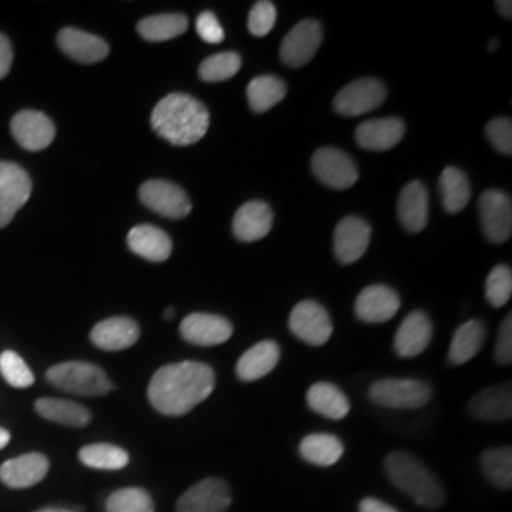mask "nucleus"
Returning <instances> with one entry per match:
<instances>
[{
    "mask_svg": "<svg viewBox=\"0 0 512 512\" xmlns=\"http://www.w3.org/2000/svg\"><path fill=\"white\" fill-rule=\"evenodd\" d=\"M215 389V370L198 361L165 365L148 384V401L164 416L179 418L202 404Z\"/></svg>",
    "mask_w": 512,
    "mask_h": 512,
    "instance_id": "obj_1",
    "label": "nucleus"
},
{
    "mask_svg": "<svg viewBox=\"0 0 512 512\" xmlns=\"http://www.w3.org/2000/svg\"><path fill=\"white\" fill-rule=\"evenodd\" d=\"M209 110L186 93H169L154 107L152 129L175 147H190L202 141L209 129Z\"/></svg>",
    "mask_w": 512,
    "mask_h": 512,
    "instance_id": "obj_2",
    "label": "nucleus"
},
{
    "mask_svg": "<svg viewBox=\"0 0 512 512\" xmlns=\"http://www.w3.org/2000/svg\"><path fill=\"white\" fill-rule=\"evenodd\" d=\"M389 482L423 509H439L446 495L439 478L410 452H391L384 461Z\"/></svg>",
    "mask_w": 512,
    "mask_h": 512,
    "instance_id": "obj_3",
    "label": "nucleus"
},
{
    "mask_svg": "<svg viewBox=\"0 0 512 512\" xmlns=\"http://www.w3.org/2000/svg\"><path fill=\"white\" fill-rule=\"evenodd\" d=\"M46 380L65 393L80 397H103L114 389L107 372L101 366L69 361L55 365L46 372Z\"/></svg>",
    "mask_w": 512,
    "mask_h": 512,
    "instance_id": "obj_4",
    "label": "nucleus"
},
{
    "mask_svg": "<svg viewBox=\"0 0 512 512\" xmlns=\"http://www.w3.org/2000/svg\"><path fill=\"white\" fill-rule=\"evenodd\" d=\"M370 401L393 410H416L431 401L433 391L423 380L385 378L372 384L368 391Z\"/></svg>",
    "mask_w": 512,
    "mask_h": 512,
    "instance_id": "obj_5",
    "label": "nucleus"
},
{
    "mask_svg": "<svg viewBox=\"0 0 512 512\" xmlns=\"http://www.w3.org/2000/svg\"><path fill=\"white\" fill-rule=\"evenodd\" d=\"M289 329L298 340L308 346H325L332 336L329 311L315 300H304L294 306L289 317Z\"/></svg>",
    "mask_w": 512,
    "mask_h": 512,
    "instance_id": "obj_6",
    "label": "nucleus"
},
{
    "mask_svg": "<svg viewBox=\"0 0 512 512\" xmlns=\"http://www.w3.org/2000/svg\"><path fill=\"white\" fill-rule=\"evenodd\" d=\"M311 169L317 181L332 190H348L359 179L355 162L338 148H319L311 158Z\"/></svg>",
    "mask_w": 512,
    "mask_h": 512,
    "instance_id": "obj_7",
    "label": "nucleus"
},
{
    "mask_svg": "<svg viewBox=\"0 0 512 512\" xmlns=\"http://www.w3.org/2000/svg\"><path fill=\"white\" fill-rule=\"evenodd\" d=\"M33 192L27 171L18 164L0 162V228L8 226Z\"/></svg>",
    "mask_w": 512,
    "mask_h": 512,
    "instance_id": "obj_8",
    "label": "nucleus"
},
{
    "mask_svg": "<svg viewBox=\"0 0 512 512\" xmlns=\"http://www.w3.org/2000/svg\"><path fill=\"white\" fill-rule=\"evenodd\" d=\"M387 90L378 78H361L342 88L334 97V110L342 116H361L384 105Z\"/></svg>",
    "mask_w": 512,
    "mask_h": 512,
    "instance_id": "obj_9",
    "label": "nucleus"
},
{
    "mask_svg": "<svg viewBox=\"0 0 512 512\" xmlns=\"http://www.w3.org/2000/svg\"><path fill=\"white\" fill-rule=\"evenodd\" d=\"M139 200L154 213L167 219H184L192 211V203L181 186L169 181H147L139 188Z\"/></svg>",
    "mask_w": 512,
    "mask_h": 512,
    "instance_id": "obj_10",
    "label": "nucleus"
},
{
    "mask_svg": "<svg viewBox=\"0 0 512 512\" xmlns=\"http://www.w3.org/2000/svg\"><path fill=\"white\" fill-rule=\"evenodd\" d=\"M230 505V486L222 478H203L179 497L177 512H226Z\"/></svg>",
    "mask_w": 512,
    "mask_h": 512,
    "instance_id": "obj_11",
    "label": "nucleus"
},
{
    "mask_svg": "<svg viewBox=\"0 0 512 512\" xmlns=\"http://www.w3.org/2000/svg\"><path fill=\"white\" fill-rule=\"evenodd\" d=\"M480 222L484 236L494 243H505L512 234L511 196L499 190H486L480 196Z\"/></svg>",
    "mask_w": 512,
    "mask_h": 512,
    "instance_id": "obj_12",
    "label": "nucleus"
},
{
    "mask_svg": "<svg viewBox=\"0 0 512 512\" xmlns=\"http://www.w3.org/2000/svg\"><path fill=\"white\" fill-rule=\"evenodd\" d=\"M323 42L321 23L315 19H304L287 33L281 42V59L289 67H304L317 54Z\"/></svg>",
    "mask_w": 512,
    "mask_h": 512,
    "instance_id": "obj_13",
    "label": "nucleus"
},
{
    "mask_svg": "<svg viewBox=\"0 0 512 512\" xmlns=\"http://www.w3.org/2000/svg\"><path fill=\"white\" fill-rule=\"evenodd\" d=\"M234 334L232 323L215 313H190L181 323V336L188 344L211 348L228 342Z\"/></svg>",
    "mask_w": 512,
    "mask_h": 512,
    "instance_id": "obj_14",
    "label": "nucleus"
},
{
    "mask_svg": "<svg viewBox=\"0 0 512 512\" xmlns=\"http://www.w3.org/2000/svg\"><path fill=\"white\" fill-rule=\"evenodd\" d=\"M12 135L18 141V145L31 150V152H38L44 148L50 147L55 139V126L54 122L38 112V110H21L14 118H12Z\"/></svg>",
    "mask_w": 512,
    "mask_h": 512,
    "instance_id": "obj_15",
    "label": "nucleus"
},
{
    "mask_svg": "<svg viewBox=\"0 0 512 512\" xmlns=\"http://www.w3.org/2000/svg\"><path fill=\"white\" fill-rule=\"evenodd\" d=\"M401 298L391 287L370 285L361 291L355 300V315L363 323H385L397 315Z\"/></svg>",
    "mask_w": 512,
    "mask_h": 512,
    "instance_id": "obj_16",
    "label": "nucleus"
},
{
    "mask_svg": "<svg viewBox=\"0 0 512 512\" xmlns=\"http://www.w3.org/2000/svg\"><path fill=\"white\" fill-rule=\"evenodd\" d=\"M48 471H50L48 458L44 454L31 452V454H23L19 458L4 461L0 465V480L8 488L23 490V488L37 486L38 482L46 478Z\"/></svg>",
    "mask_w": 512,
    "mask_h": 512,
    "instance_id": "obj_17",
    "label": "nucleus"
},
{
    "mask_svg": "<svg viewBox=\"0 0 512 512\" xmlns=\"http://www.w3.org/2000/svg\"><path fill=\"white\" fill-rule=\"evenodd\" d=\"M370 226L359 217L340 220L334 230V255L342 264H353L365 255L370 245Z\"/></svg>",
    "mask_w": 512,
    "mask_h": 512,
    "instance_id": "obj_18",
    "label": "nucleus"
},
{
    "mask_svg": "<svg viewBox=\"0 0 512 512\" xmlns=\"http://www.w3.org/2000/svg\"><path fill=\"white\" fill-rule=\"evenodd\" d=\"M431 338H433L431 319L423 311H412L404 317L401 327L397 330L393 348L399 357L412 359L429 348Z\"/></svg>",
    "mask_w": 512,
    "mask_h": 512,
    "instance_id": "obj_19",
    "label": "nucleus"
},
{
    "mask_svg": "<svg viewBox=\"0 0 512 512\" xmlns=\"http://www.w3.org/2000/svg\"><path fill=\"white\" fill-rule=\"evenodd\" d=\"M141 327L131 317H110L97 323L92 329L90 340L93 346L105 351H122L137 344Z\"/></svg>",
    "mask_w": 512,
    "mask_h": 512,
    "instance_id": "obj_20",
    "label": "nucleus"
},
{
    "mask_svg": "<svg viewBox=\"0 0 512 512\" xmlns=\"http://www.w3.org/2000/svg\"><path fill=\"white\" fill-rule=\"evenodd\" d=\"M57 46L65 55L78 63H99L109 55V44L101 37L90 35L86 31L67 27L57 33Z\"/></svg>",
    "mask_w": 512,
    "mask_h": 512,
    "instance_id": "obj_21",
    "label": "nucleus"
},
{
    "mask_svg": "<svg viewBox=\"0 0 512 512\" xmlns=\"http://www.w3.org/2000/svg\"><path fill=\"white\" fill-rule=\"evenodd\" d=\"M272 226H274V211L270 209L268 203L264 202L243 203L236 211V217L232 222L234 236L245 243L266 238Z\"/></svg>",
    "mask_w": 512,
    "mask_h": 512,
    "instance_id": "obj_22",
    "label": "nucleus"
},
{
    "mask_svg": "<svg viewBox=\"0 0 512 512\" xmlns=\"http://www.w3.org/2000/svg\"><path fill=\"white\" fill-rule=\"evenodd\" d=\"M397 215L404 230L410 234H418L429 220V194L425 184L412 181L406 184L399 196Z\"/></svg>",
    "mask_w": 512,
    "mask_h": 512,
    "instance_id": "obj_23",
    "label": "nucleus"
},
{
    "mask_svg": "<svg viewBox=\"0 0 512 512\" xmlns=\"http://www.w3.org/2000/svg\"><path fill=\"white\" fill-rule=\"evenodd\" d=\"M404 122L399 118H380L363 122L357 131L355 139L359 147L374 152H384L389 148L397 147L404 137Z\"/></svg>",
    "mask_w": 512,
    "mask_h": 512,
    "instance_id": "obj_24",
    "label": "nucleus"
},
{
    "mask_svg": "<svg viewBox=\"0 0 512 512\" xmlns=\"http://www.w3.org/2000/svg\"><path fill=\"white\" fill-rule=\"evenodd\" d=\"M469 412L476 420L507 421L512 416L511 384L488 387L469 401Z\"/></svg>",
    "mask_w": 512,
    "mask_h": 512,
    "instance_id": "obj_25",
    "label": "nucleus"
},
{
    "mask_svg": "<svg viewBox=\"0 0 512 512\" xmlns=\"http://www.w3.org/2000/svg\"><path fill=\"white\" fill-rule=\"evenodd\" d=\"M279 357H281V349L275 342L272 340L258 342L239 357L236 374L241 382H256L274 370L279 363Z\"/></svg>",
    "mask_w": 512,
    "mask_h": 512,
    "instance_id": "obj_26",
    "label": "nucleus"
},
{
    "mask_svg": "<svg viewBox=\"0 0 512 512\" xmlns=\"http://www.w3.org/2000/svg\"><path fill=\"white\" fill-rule=\"evenodd\" d=\"M128 245L135 255L143 256L150 262H165L173 251L171 238L165 234L164 230L150 224L131 228L128 234Z\"/></svg>",
    "mask_w": 512,
    "mask_h": 512,
    "instance_id": "obj_27",
    "label": "nucleus"
},
{
    "mask_svg": "<svg viewBox=\"0 0 512 512\" xmlns=\"http://www.w3.org/2000/svg\"><path fill=\"white\" fill-rule=\"evenodd\" d=\"M306 403L315 414L329 420H344L351 410L346 393L329 382L311 385L306 395Z\"/></svg>",
    "mask_w": 512,
    "mask_h": 512,
    "instance_id": "obj_28",
    "label": "nucleus"
},
{
    "mask_svg": "<svg viewBox=\"0 0 512 512\" xmlns=\"http://www.w3.org/2000/svg\"><path fill=\"white\" fill-rule=\"evenodd\" d=\"M488 336L486 325L478 319H471L467 323H463L452 338L450 351H448V361L450 365H465L471 359H475L478 351L484 346Z\"/></svg>",
    "mask_w": 512,
    "mask_h": 512,
    "instance_id": "obj_29",
    "label": "nucleus"
},
{
    "mask_svg": "<svg viewBox=\"0 0 512 512\" xmlns=\"http://www.w3.org/2000/svg\"><path fill=\"white\" fill-rule=\"evenodd\" d=\"M300 456L315 467H332L344 456V444L330 433H313L300 442Z\"/></svg>",
    "mask_w": 512,
    "mask_h": 512,
    "instance_id": "obj_30",
    "label": "nucleus"
},
{
    "mask_svg": "<svg viewBox=\"0 0 512 512\" xmlns=\"http://www.w3.org/2000/svg\"><path fill=\"white\" fill-rule=\"evenodd\" d=\"M35 408L44 420L54 421L65 427H86L92 421V412L86 406L65 399H38Z\"/></svg>",
    "mask_w": 512,
    "mask_h": 512,
    "instance_id": "obj_31",
    "label": "nucleus"
},
{
    "mask_svg": "<svg viewBox=\"0 0 512 512\" xmlns=\"http://www.w3.org/2000/svg\"><path fill=\"white\" fill-rule=\"evenodd\" d=\"M439 190L444 209L452 215L463 211L471 200V183L458 167H446L440 173Z\"/></svg>",
    "mask_w": 512,
    "mask_h": 512,
    "instance_id": "obj_32",
    "label": "nucleus"
},
{
    "mask_svg": "<svg viewBox=\"0 0 512 512\" xmlns=\"http://www.w3.org/2000/svg\"><path fill=\"white\" fill-rule=\"evenodd\" d=\"M285 95H287L285 82L277 76H270V74L256 76L247 88L249 107L258 114L274 109L277 103H281L285 99Z\"/></svg>",
    "mask_w": 512,
    "mask_h": 512,
    "instance_id": "obj_33",
    "label": "nucleus"
},
{
    "mask_svg": "<svg viewBox=\"0 0 512 512\" xmlns=\"http://www.w3.org/2000/svg\"><path fill=\"white\" fill-rule=\"evenodd\" d=\"M78 459L90 467V469H99V471H120L126 469L129 463V454L114 444L99 442V444H88L80 448Z\"/></svg>",
    "mask_w": 512,
    "mask_h": 512,
    "instance_id": "obj_34",
    "label": "nucleus"
},
{
    "mask_svg": "<svg viewBox=\"0 0 512 512\" xmlns=\"http://www.w3.org/2000/svg\"><path fill=\"white\" fill-rule=\"evenodd\" d=\"M188 29V18L183 14H158L141 19L137 23V33L148 42H167L181 37Z\"/></svg>",
    "mask_w": 512,
    "mask_h": 512,
    "instance_id": "obj_35",
    "label": "nucleus"
},
{
    "mask_svg": "<svg viewBox=\"0 0 512 512\" xmlns=\"http://www.w3.org/2000/svg\"><path fill=\"white\" fill-rule=\"evenodd\" d=\"M480 467L486 480L494 484L499 490H511L512 488V448H488L480 456Z\"/></svg>",
    "mask_w": 512,
    "mask_h": 512,
    "instance_id": "obj_36",
    "label": "nucleus"
},
{
    "mask_svg": "<svg viewBox=\"0 0 512 512\" xmlns=\"http://www.w3.org/2000/svg\"><path fill=\"white\" fill-rule=\"evenodd\" d=\"M241 69V57L236 52H222V54L211 55L202 61L198 74L203 82L219 84L226 82L232 76H236Z\"/></svg>",
    "mask_w": 512,
    "mask_h": 512,
    "instance_id": "obj_37",
    "label": "nucleus"
},
{
    "mask_svg": "<svg viewBox=\"0 0 512 512\" xmlns=\"http://www.w3.org/2000/svg\"><path fill=\"white\" fill-rule=\"evenodd\" d=\"M105 512H156L152 495L143 488H122L109 495Z\"/></svg>",
    "mask_w": 512,
    "mask_h": 512,
    "instance_id": "obj_38",
    "label": "nucleus"
},
{
    "mask_svg": "<svg viewBox=\"0 0 512 512\" xmlns=\"http://www.w3.org/2000/svg\"><path fill=\"white\" fill-rule=\"evenodd\" d=\"M0 374L8 384L16 389H25V387L35 384L33 370L27 366V363L19 357L16 351H10V349L0 353Z\"/></svg>",
    "mask_w": 512,
    "mask_h": 512,
    "instance_id": "obj_39",
    "label": "nucleus"
},
{
    "mask_svg": "<svg viewBox=\"0 0 512 512\" xmlns=\"http://www.w3.org/2000/svg\"><path fill=\"white\" fill-rule=\"evenodd\" d=\"M512 294V270L505 264L495 266L486 277V300L494 308H503Z\"/></svg>",
    "mask_w": 512,
    "mask_h": 512,
    "instance_id": "obj_40",
    "label": "nucleus"
},
{
    "mask_svg": "<svg viewBox=\"0 0 512 512\" xmlns=\"http://www.w3.org/2000/svg\"><path fill=\"white\" fill-rule=\"evenodd\" d=\"M275 18H277V10L272 2L268 0L256 2L249 14V33L253 37H266L274 29Z\"/></svg>",
    "mask_w": 512,
    "mask_h": 512,
    "instance_id": "obj_41",
    "label": "nucleus"
},
{
    "mask_svg": "<svg viewBox=\"0 0 512 512\" xmlns=\"http://www.w3.org/2000/svg\"><path fill=\"white\" fill-rule=\"evenodd\" d=\"M486 137L494 145L497 152L511 156L512 154V122L511 118H494L486 126Z\"/></svg>",
    "mask_w": 512,
    "mask_h": 512,
    "instance_id": "obj_42",
    "label": "nucleus"
},
{
    "mask_svg": "<svg viewBox=\"0 0 512 512\" xmlns=\"http://www.w3.org/2000/svg\"><path fill=\"white\" fill-rule=\"evenodd\" d=\"M495 361L507 366L512 363V315L509 313L499 327L497 342H495Z\"/></svg>",
    "mask_w": 512,
    "mask_h": 512,
    "instance_id": "obj_43",
    "label": "nucleus"
},
{
    "mask_svg": "<svg viewBox=\"0 0 512 512\" xmlns=\"http://www.w3.org/2000/svg\"><path fill=\"white\" fill-rule=\"evenodd\" d=\"M196 31L207 44H220L224 40V29L213 12H202L196 19Z\"/></svg>",
    "mask_w": 512,
    "mask_h": 512,
    "instance_id": "obj_44",
    "label": "nucleus"
},
{
    "mask_svg": "<svg viewBox=\"0 0 512 512\" xmlns=\"http://www.w3.org/2000/svg\"><path fill=\"white\" fill-rule=\"evenodd\" d=\"M12 61H14V50L10 40L0 35V80L10 73L12 69Z\"/></svg>",
    "mask_w": 512,
    "mask_h": 512,
    "instance_id": "obj_45",
    "label": "nucleus"
},
{
    "mask_svg": "<svg viewBox=\"0 0 512 512\" xmlns=\"http://www.w3.org/2000/svg\"><path fill=\"white\" fill-rule=\"evenodd\" d=\"M359 512H399L395 507L387 505L384 501L376 499V497H365L359 503Z\"/></svg>",
    "mask_w": 512,
    "mask_h": 512,
    "instance_id": "obj_46",
    "label": "nucleus"
},
{
    "mask_svg": "<svg viewBox=\"0 0 512 512\" xmlns=\"http://www.w3.org/2000/svg\"><path fill=\"white\" fill-rule=\"evenodd\" d=\"M495 6H497V10H499V14H501V16H503V18H507V19H511L512 18V4L511 2H509V0H507V2H503V0H499V2H497V4H495Z\"/></svg>",
    "mask_w": 512,
    "mask_h": 512,
    "instance_id": "obj_47",
    "label": "nucleus"
},
{
    "mask_svg": "<svg viewBox=\"0 0 512 512\" xmlns=\"http://www.w3.org/2000/svg\"><path fill=\"white\" fill-rule=\"evenodd\" d=\"M8 442H10V433L0 427V450H2L4 446H8Z\"/></svg>",
    "mask_w": 512,
    "mask_h": 512,
    "instance_id": "obj_48",
    "label": "nucleus"
},
{
    "mask_svg": "<svg viewBox=\"0 0 512 512\" xmlns=\"http://www.w3.org/2000/svg\"><path fill=\"white\" fill-rule=\"evenodd\" d=\"M165 319H173L175 317V310L173 308H167L164 313Z\"/></svg>",
    "mask_w": 512,
    "mask_h": 512,
    "instance_id": "obj_49",
    "label": "nucleus"
},
{
    "mask_svg": "<svg viewBox=\"0 0 512 512\" xmlns=\"http://www.w3.org/2000/svg\"><path fill=\"white\" fill-rule=\"evenodd\" d=\"M37 512H74V511H69V509H42V511H37Z\"/></svg>",
    "mask_w": 512,
    "mask_h": 512,
    "instance_id": "obj_50",
    "label": "nucleus"
},
{
    "mask_svg": "<svg viewBox=\"0 0 512 512\" xmlns=\"http://www.w3.org/2000/svg\"><path fill=\"white\" fill-rule=\"evenodd\" d=\"M495 48H497V40H492V44H490V50L494 52Z\"/></svg>",
    "mask_w": 512,
    "mask_h": 512,
    "instance_id": "obj_51",
    "label": "nucleus"
}]
</instances>
